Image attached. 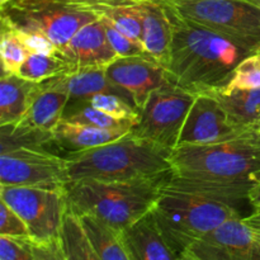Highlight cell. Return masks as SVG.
I'll use <instances>...</instances> for the list:
<instances>
[{"label": "cell", "mask_w": 260, "mask_h": 260, "mask_svg": "<svg viewBox=\"0 0 260 260\" xmlns=\"http://www.w3.org/2000/svg\"><path fill=\"white\" fill-rule=\"evenodd\" d=\"M162 7L173 28L169 57L164 65L173 85L196 95L216 93L228 84L240 61L256 52L251 45L189 22Z\"/></svg>", "instance_id": "6da1fadb"}, {"label": "cell", "mask_w": 260, "mask_h": 260, "mask_svg": "<svg viewBox=\"0 0 260 260\" xmlns=\"http://www.w3.org/2000/svg\"><path fill=\"white\" fill-rule=\"evenodd\" d=\"M168 175L129 182L71 180L65 184L68 211L93 216L121 234L152 210Z\"/></svg>", "instance_id": "7a4b0ae2"}, {"label": "cell", "mask_w": 260, "mask_h": 260, "mask_svg": "<svg viewBox=\"0 0 260 260\" xmlns=\"http://www.w3.org/2000/svg\"><path fill=\"white\" fill-rule=\"evenodd\" d=\"M170 152L129 132L103 146L69 152L65 156L68 179L129 182L168 175L172 170Z\"/></svg>", "instance_id": "3957f363"}, {"label": "cell", "mask_w": 260, "mask_h": 260, "mask_svg": "<svg viewBox=\"0 0 260 260\" xmlns=\"http://www.w3.org/2000/svg\"><path fill=\"white\" fill-rule=\"evenodd\" d=\"M169 161L174 177L260 185V146L244 139L177 146Z\"/></svg>", "instance_id": "277c9868"}, {"label": "cell", "mask_w": 260, "mask_h": 260, "mask_svg": "<svg viewBox=\"0 0 260 260\" xmlns=\"http://www.w3.org/2000/svg\"><path fill=\"white\" fill-rule=\"evenodd\" d=\"M150 212L178 255L226 221L241 217L236 206L172 189L164 184Z\"/></svg>", "instance_id": "5b68a950"}, {"label": "cell", "mask_w": 260, "mask_h": 260, "mask_svg": "<svg viewBox=\"0 0 260 260\" xmlns=\"http://www.w3.org/2000/svg\"><path fill=\"white\" fill-rule=\"evenodd\" d=\"M2 25L15 30L41 32L58 51L89 23L101 15L76 0H14L0 7Z\"/></svg>", "instance_id": "8992f818"}, {"label": "cell", "mask_w": 260, "mask_h": 260, "mask_svg": "<svg viewBox=\"0 0 260 260\" xmlns=\"http://www.w3.org/2000/svg\"><path fill=\"white\" fill-rule=\"evenodd\" d=\"M189 22L260 46V4L255 0H159Z\"/></svg>", "instance_id": "52a82bcc"}, {"label": "cell", "mask_w": 260, "mask_h": 260, "mask_svg": "<svg viewBox=\"0 0 260 260\" xmlns=\"http://www.w3.org/2000/svg\"><path fill=\"white\" fill-rule=\"evenodd\" d=\"M0 201L22 217L32 241L47 243L61 238L68 213L65 188L0 185Z\"/></svg>", "instance_id": "ba28073f"}, {"label": "cell", "mask_w": 260, "mask_h": 260, "mask_svg": "<svg viewBox=\"0 0 260 260\" xmlns=\"http://www.w3.org/2000/svg\"><path fill=\"white\" fill-rule=\"evenodd\" d=\"M194 99L196 94L173 84L156 89L139 109V122L131 132L172 151L178 146L180 132Z\"/></svg>", "instance_id": "9c48e42d"}, {"label": "cell", "mask_w": 260, "mask_h": 260, "mask_svg": "<svg viewBox=\"0 0 260 260\" xmlns=\"http://www.w3.org/2000/svg\"><path fill=\"white\" fill-rule=\"evenodd\" d=\"M65 157L43 147H18L0 154V185L65 188Z\"/></svg>", "instance_id": "30bf717a"}, {"label": "cell", "mask_w": 260, "mask_h": 260, "mask_svg": "<svg viewBox=\"0 0 260 260\" xmlns=\"http://www.w3.org/2000/svg\"><path fill=\"white\" fill-rule=\"evenodd\" d=\"M245 127L236 124L215 93L196 95L180 132L178 146L208 145L240 139Z\"/></svg>", "instance_id": "8fae6325"}, {"label": "cell", "mask_w": 260, "mask_h": 260, "mask_svg": "<svg viewBox=\"0 0 260 260\" xmlns=\"http://www.w3.org/2000/svg\"><path fill=\"white\" fill-rule=\"evenodd\" d=\"M182 255L193 260H260V241L244 217L233 218L206 234Z\"/></svg>", "instance_id": "7c38bea8"}, {"label": "cell", "mask_w": 260, "mask_h": 260, "mask_svg": "<svg viewBox=\"0 0 260 260\" xmlns=\"http://www.w3.org/2000/svg\"><path fill=\"white\" fill-rule=\"evenodd\" d=\"M106 74L108 80L131 99L137 111L152 91L170 84L164 65L146 56L118 57L107 66Z\"/></svg>", "instance_id": "4fadbf2b"}, {"label": "cell", "mask_w": 260, "mask_h": 260, "mask_svg": "<svg viewBox=\"0 0 260 260\" xmlns=\"http://www.w3.org/2000/svg\"><path fill=\"white\" fill-rule=\"evenodd\" d=\"M68 61L70 73L91 69H106L118 58L107 38L102 18L84 25L60 51Z\"/></svg>", "instance_id": "5bb4252c"}, {"label": "cell", "mask_w": 260, "mask_h": 260, "mask_svg": "<svg viewBox=\"0 0 260 260\" xmlns=\"http://www.w3.org/2000/svg\"><path fill=\"white\" fill-rule=\"evenodd\" d=\"M131 260H178V255L157 229L151 212L121 233Z\"/></svg>", "instance_id": "9a60e30c"}, {"label": "cell", "mask_w": 260, "mask_h": 260, "mask_svg": "<svg viewBox=\"0 0 260 260\" xmlns=\"http://www.w3.org/2000/svg\"><path fill=\"white\" fill-rule=\"evenodd\" d=\"M69 99L70 95L68 91L57 85L52 79L43 81L30 108L24 117L14 124L38 131L53 132L56 126L62 121Z\"/></svg>", "instance_id": "2e32d148"}, {"label": "cell", "mask_w": 260, "mask_h": 260, "mask_svg": "<svg viewBox=\"0 0 260 260\" xmlns=\"http://www.w3.org/2000/svg\"><path fill=\"white\" fill-rule=\"evenodd\" d=\"M144 25V47L152 58L165 65L169 57L173 28L167 9L157 0H140L135 4Z\"/></svg>", "instance_id": "e0dca14e"}, {"label": "cell", "mask_w": 260, "mask_h": 260, "mask_svg": "<svg viewBox=\"0 0 260 260\" xmlns=\"http://www.w3.org/2000/svg\"><path fill=\"white\" fill-rule=\"evenodd\" d=\"M42 83L27 80L18 74H3L0 79V126L14 124L24 117Z\"/></svg>", "instance_id": "ac0fdd59"}, {"label": "cell", "mask_w": 260, "mask_h": 260, "mask_svg": "<svg viewBox=\"0 0 260 260\" xmlns=\"http://www.w3.org/2000/svg\"><path fill=\"white\" fill-rule=\"evenodd\" d=\"M131 129H103L62 119L53 129V144L69 152L94 149L121 139Z\"/></svg>", "instance_id": "d6986e66"}, {"label": "cell", "mask_w": 260, "mask_h": 260, "mask_svg": "<svg viewBox=\"0 0 260 260\" xmlns=\"http://www.w3.org/2000/svg\"><path fill=\"white\" fill-rule=\"evenodd\" d=\"M106 69H91V70H83L78 71V73L65 74V75L58 76V78H53L52 80L61 88L65 89L70 95L66 108L85 103L90 96L99 93L117 94L134 106L131 99L108 80Z\"/></svg>", "instance_id": "ffe728a7"}, {"label": "cell", "mask_w": 260, "mask_h": 260, "mask_svg": "<svg viewBox=\"0 0 260 260\" xmlns=\"http://www.w3.org/2000/svg\"><path fill=\"white\" fill-rule=\"evenodd\" d=\"M164 185L180 192L190 193L200 197L210 198L218 202L238 206L241 201L248 200L249 194L255 185L248 183H218L206 182V180L185 179L169 174L165 179Z\"/></svg>", "instance_id": "44dd1931"}, {"label": "cell", "mask_w": 260, "mask_h": 260, "mask_svg": "<svg viewBox=\"0 0 260 260\" xmlns=\"http://www.w3.org/2000/svg\"><path fill=\"white\" fill-rule=\"evenodd\" d=\"M79 218L101 260H131L121 234L93 216Z\"/></svg>", "instance_id": "7402d4cb"}, {"label": "cell", "mask_w": 260, "mask_h": 260, "mask_svg": "<svg viewBox=\"0 0 260 260\" xmlns=\"http://www.w3.org/2000/svg\"><path fill=\"white\" fill-rule=\"evenodd\" d=\"M60 239L68 260H101L81 225L80 218L69 211L63 220Z\"/></svg>", "instance_id": "603a6c76"}, {"label": "cell", "mask_w": 260, "mask_h": 260, "mask_svg": "<svg viewBox=\"0 0 260 260\" xmlns=\"http://www.w3.org/2000/svg\"><path fill=\"white\" fill-rule=\"evenodd\" d=\"M231 119L241 127H251L260 116V88L235 91L229 95L215 93Z\"/></svg>", "instance_id": "cb8c5ba5"}, {"label": "cell", "mask_w": 260, "mask_h": 260, "mask_svg": "<svg viewBox=\"0 0 260 260\" xmlns=\"http://www.w3.org/2000/svg\"><path fill=\"white\" fill-rule=\"evenodd\" d=\"M70 73L68 61L60 55H29L18 75L35 83H43Z\"/></svg>", "instance_id": "d4e9b609"}, {"label": "cell", "mask_w": 260, "mask_h": 260, "mask_svg": "<svg viewBox=\"0 0 260 260\" xmlns=\"http://www.w3.org/2000/svg\"><path fill=\"white\" fill-rule=\"evenodd\" d=\"M53 142V132L20 127L18 124L0 126V154L18 147H43Z\"/></svg>", "instance_id": "484cf974"}, {"label": "cell", "mask_w": 260, "mask_h": 260, "mask_svg": "<svg viewBox=\"0 0 260 260\" xmlns=\"http://www.w3.org/2000/svg\"><path fill=\"white\" fill-rule=\"evenodd\" d=\"M62 119L74 122V123L89 124V126L103 129H132L136 126V122L114 118V117L98 111L93 107L86 106V104L66 108Z\"/></svg>", "instance_id": "4316f807"}, {"label": "cell", "mask_w": 260, "mask_h": 260, "mask_svg": "<svg viewBox=\"0 0 260 260\" xmlns=\"http://www.w3.org/2000/svg\"><path fill=\"white\" fill-rule=\"evenodd\" d=\"M260 88V53L254 52L240 61L230 80L216 93L229 95L235 91L253 90Z\"/></svg>", "instance_id": "83f0119b"}, {"label": "cell", "mask_w": 260, "mask_h": 260, "mask_svg": "<svg viewBox=\"0 0 260 260\" xmlns=\"http://www.w3.org/2000/svg\"><path fill=\"white\" fill-rule=\"evenodd\" d=\"M30 52L24 42L14 29L2 25V42H0V57H2L3 74H18L23 63L29 57Z\"/></svg>", "instance_id": "f1b7e54d"}, {"label": "cell", "mask_w": 260, "mask_h": 260, "mask_svg": "<svg viewBox=\"0 0 260 260\" xmlns=\"http://www.w3.org/2000/svg\"><path fill=\"white\" fill-rule=\"evenodd\" d=\"M83 104L93 107V108L104 112V113L109 114V116L114 117V118L128 119V121L136 122V124L137 122H139V111H137L128 101H126V99L122 98V96L117 95V94H95V95L90 96V98ZM79 106H81V104H79Z\"/></svg>", "instance_id": "f546056e"}, {"label": "cell", "mask_w": 260, "mask_h": 260, "mask_svg": "<svg viewBox=\"0 0 260 260\" xmlns=\"http://www.w3.org/2000/svg\"><path fill=\"white\" fill-rule=\"evenodd\" d=\"M101 18L104 23V27H106L107 38H108L112 48H113L114 52L117 53L118 57H132V56H146V57H151L147 53V51L145 50L144 45H141L140 42L135 41L134 38L124 35L118 28L114 27L109 20H107L106 18Z\"/></svg>", "instance_id": "4dcf8cb0"}, {"label": "cell", "mask_w": 260, "mask_h": 260, "mask_svg": "<svg viewBox=\"0 0 260 260\" xmlns=\"http://www.w3.org/2000/svg\"><path fill=\"white\" fill-rule=\"evenodd\" d=\"M0 236L30 240L29 230L24 221L3 201H0Z\"/></svg>", "instance_id": "1f68e13d"}, {"label": "cell", "mask_w": 260, "mask_h": 260, "mask_svg": "<svg viewBox=\"0 0 260 260\" xmlns=\"http://www.w3.org/2000/svg\"><path fill=\"white\" fill-rule=\"evenodd\" d=\"M0 260H36L30 240L0 236Z\"/></svg>", "instance_id": "d6a6232c"}, {"label": "cell", "mask_w": 260, "mask_h": 260, "mask_svg": "<svg viewBox=\"0 0 260 260\" xmlns=\"http://www.w3.org/2000/svg\"><path fill=\"white\" fill-rule=\"evenodd\" d=\"M15 32L22 38L30 55H36V53H38V55H56V53L60 52L57 46L43 33L25 32V30H15Z\"/></svg>", "instance_id": "836d02e7"}, {"label": "cell", "mask_w": 260, "mask_h": 260, "mask_svg": "<svg viewBox=\"0 0 260 260\" xmlns=\"http://www.w3.org/2000/svg\"><path fill=\"white\" fill-rule=\"evenodd\" d=\"M30 246L36 260H68L61 244V239L47 241V243H35L30 240Z\"/></svg>", "instance_id": "e575fe53"}, {"label": "cell", "mask_w": 260, "mask_h": 260, "mask_svg": "<svg viewBox=\"0 0 260 260\" xmlns=\"http://www.w3.org/2000/svg\"><path fill=\"white\" fill-rule=\"evenodd\" d=\"M246 225L251 229V231L254 233V235L258 238L260 241V212H254L251 213L248 217H244Z\"/></svg>", "instance_id": "d590c367"}, {"label": "cell", "mask_w": 260, "mask_h": 260, "mask_svg": "<svg viewBox=\"0 0 260 260\" xmlns=\"http://www.w3.org/2000/svg\"><path fill=\"white\" fill-rule=\"evenodd\" d=\"M240 139H244L251 144L260 146V127H246L245 132Z\"/></svg>", "instance_id": "8d00e7d4"}, {"label": "cell", "mask_w": 260, "mask_h": 260, "mask_svg": "<svg viewBox=\"0 0 260 260\" xmlns=\"http://www.w3.org/2000/svg\"><path fill=\"white\" fill-rule=\"evenodd\" d=\"M249 203L253 206L254 212H260V185H258L256 188H254L253 190L250 192L248 198Z\"/></svg>", "instance_id": "74e56055"}, {"label": "cell", "mask_w": 260, "mask_h": 260, "mask_svg": "<svg viewBox=\"0 0 260 260\" xmlns=\"http://www.w3.org/2000/svg\"><path fill=\"white\" fill-rule=\"evenodd\" d=\"M12 2H14V0H0V7H4V5L9 4Z\"/></svg>", "instance_id": "f35d334b"}, {"label": "cell", "mask_w": 260, "mask_h": 260, "mask_svg": "<svg viewBox=\"0 0 260 260\" xmlns=\"http://www.w3.org/2000/svg\"><path fill=\"white\" fill-rule=\"evenodd\" d=\"M178 260H193V259H190L189 256H187V255H180L179 259H178Z\"/></svg>", "instance_id": "ab89813d"}, {"label": "cell", "mask_w": 260, "mask_h": 260, "mask_svg": "<svg viewBox=\"0 0 260 260\" xmlns=\"http://www.w3.org/2000/svg\"><path fill=\"white\" fill-rule=\"evenodd\" d=\"M251 127H260V116H259L258 121H256V123H255V124H254V126H251Z\"/></svg>", "instance_id": "60d3db41"}, {"label": "cell", "mask_w": 260, "mask_h": 260, "mask_svg": "<svg viewBox=\"0 0 260 260\" xmlns=\"http://www.w3.org/2000/svg\"><path fill=\"white\" fill-rule=\"evenodd\" d=\"M256 52L260 53V46H259V47H258V50H256Z\"/></svg>", "instance_id": "b9f144b4"}, {"label": "cell", "mask_w": 260, "mask_h": 260, "mask_svg": "<svg viewBox=\"0 0 260 260\" xmlns=\"http://www.w3.org/2000/svg\"><path fill=\"white\" fill-rule=\"evenodd\" d=\"M255 2H256V3H259V4H260V0H255Z\"/></svg>", "instance_id": "7bdbcfd3"}]
</instances>
